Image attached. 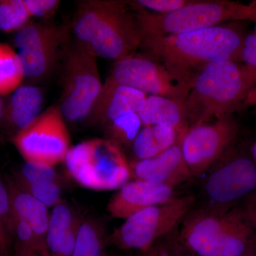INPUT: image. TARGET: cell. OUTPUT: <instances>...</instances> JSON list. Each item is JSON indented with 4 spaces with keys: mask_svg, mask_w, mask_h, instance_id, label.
I'll list each match as a JSON object with an SVG mask.
<instances>
[{
    "mask_svg": "<svg viewBox=\"0 0 256 256\" xmlns=\"http://www.w3.org/2000/svg\"><path fill=\"white\" fill-rule=\"evenodd\" d=\"M72 33L70 25L30 23L16 32L15 46L22 64L24 78L42 80L54 68Z\"/></svg>",
    "mask_w": 256,
    "mask_h": 256,
    "instance_id": "9c48e42d",
    "label": "cell"
},
{
    "mask_svg": "<svg viewBox=\"0 0 256 256\" xmlns=\"http://www.w3.org/2000/svg\"><path fill=\"white\" fill-rule=\"evenodd\" d=\"M140 256H171L165 249L153 246L150 250L143 252Z\"/></svg>",
    "mask_w": 256,
    "mask_h": 256,
    "instance_id": "e575fe53",
    "label": "cell"
},
{
    "mask_svg": "<svg viewBox=\"0 0 256 256\" xmlns=\"http://www.w3.org/2000/svg\"><path fill=\"white\" fill-rule=\"evenodd\" d=\"M186 130L169 149L150 159L136 160L130 164L132 178L173 188L193 178L182 150V139Z\"/></svg>",
    "mask_w": 256,
    "mask_h": 256,
    "instance_id": "5bb4252c",
    "label": "cell"
},
{
    "mask_svg": "<svg viewBox=\"0 0 256 256\" xmlns=\"http://www.w3.org/2000/svg\"><path fill=\"white\" fill-rule=\"evenodd\" d=\"M82 218L72 207L62 202L50 213L46 247L52 256H72Z\"/></svg>",
    "mask_w": 256,
    "mask_h": 256,
    "instance_id": "e0dca14e",
    "label": "cell"
},
{
    "mask_svg": "<svg viewBox=\"0 0 256 256\" xmlns=\"http://www.w3.org/2000/svg\"><path fill=\"white\" fill-rule=\"evenodd\" d=\"M15 182L32 184L42 182H60L54 166L36 162H25L20 171L15 174Z\"/></svg>",
    "mask_w": 256,
    "mask_h": 256,
    "instance_id": "484cf974",
    "label": "cell"
},
{
    "mask_svg": "<svg viewBox=\"0 0 256 256\" xmlns=\"http://www.w3.org/2000/svg\"><path fill=\"white\" fill-rule=\"evenodd\" d=\"M5 106H6V102L3 100L2 98L0 96V122H2L4 118Z\"/></svg>",
    "mask_w": 256,
    "mask_h": 256,
    "instance_id": "8d00e7d4",
    "label": "cell"
},
{
    "mask_svg": "<svg viewBox=\"0 0 256 256\" xmlns=\"http://www.w3.org/2000/svg\"><path fill=\"white\" fill-rule=\"evenodd\" d=\"M16 184L22 190L31 195L47 207H54L63 202L60 182H42L32 184Z\"/></svg>",
    "mask_w": 256,
    "mask_h": 256,
    "instance_id": "4316f807",
    "label": "cell"
},
{
    "mask_svg": "<svg viewBox=\"0 0 256 256\" xmlns=\"http://www.w3.org/2000/svg\"><path fill=\"white\" fill-rule=\"evenodd\" d=\"M70 26L74 42L96 58L118 62L141 46L140 32L128 1L80 2Z\"/></svg>",
    "mask_w": 256,
    "mask_h": 256,
    "instance_id": "7a4b0ae2",
    "label": "cell"
},
{
    "mask_svg": "<svg viewBox=\"0 0 256 256\" xmlns=\"http://www.w3.org/2000/svg\"><path fill=\"white\" fill-rule=\"evenodd\" d=\"M175 256H193L191 255H188V254H178V255H175Z\"/></svg>",
    "mask_w": 256,
    "mask_h": 256,
    "instance_id": "ab89813d",
    "label": "cell"
},
{
    "mask_svg": "<svg viewBox=\"0 0 256 256\" xmlns=\"http://www.w3.org/2000/svg\"><path fill=\"white\" fill-rule=\"evenodd\" d=\"M254 228L246 210L200 212L185 218L181 237L197 256H245Z\"/></svg>",
    "mask_w": 256,
    "mask_h": 256,
    "instance_id": "277c9868",
    "label": "cell"
},
{
    "mask_svg": "<svg viewBox=\"0 0 256 256\" xmlns=\"http://www.w3.org/2000/svg\"><path fill=\"white\" fill-rule=\"evenodd\" d=\"M207 175L204 191L218 204L234 203L256 190V164L244 154L228 150Z\"/></svg>",
    "mask_w": 256,
    "mask_h": 256,
    "instance_id": "4fadbf2b",
    "label": "cell"
},
{
    "mask_svg": "<svg viewBox=\"0 0 256 256\" xmlns=\"http://www.w3.org/2000/svg\"><path fill=\"white\" fill-rule=\"evenodd\" d=\"M138 114L143 126H164L178 132L188 128L184 100L163 96H148Z\"/></svg>",
    "mask_w": 256,
    "mask_h": 256,
    "instance_id": "ffe728a7",
    "label": "cell"
},
{
    "mask_svg": "<svg viewBox=\"0 0 256 256\" xmlns=\"http://www.w3.org/2000/svg\"><path fill=\"white\" fill-rule=\"evenodd\" d=\"M104 86L132 88L146 96L186 100L191 85L178 82L150 57L132 54L116 62Z\"/></svg>",
    "mask_w": 256,
    "mask_h": 256,
    "instance_id": "8fae6325",
    "label": "cell"
},
{
    "mask_svg": "<svg viewBox=\"0 0 256 256\" xmlns=\"http://www.w3.org/2000/svg\"><path fill=\"white\" fill-rule=\"evenodd\" d=\"M12 238L14 242V250H47L40 242L26 222L12 212Z\"/></svg>",
    "mask_w": 256,
    "mask_h": 256,
    "instance_id": "83f0119b",
    "label": "cell"
},
{
    "mask_svg": "<svg viewBox=\"0 0 256 256\" xmlns=\"http://www.w3.org/2000/svg\"><path fill=\"white\" fill-rule=\"evenodd\" d=\"M144 9L156 14H168L186 6L191 0H138L136 1Z\"/></svg>",
    "mask_w": 256,
    "mask_h": 256,
    "instance_id": "f546056e",
    "label": "cell"
},
{
    "mask_svg": "<svg viewBox=\"0 0 256 256\" xmlns=\"http://www.w3.org/2000/svg\"><path fill=\"white\" fill-rule=\"evenodd\" d=\"M14 256H52L47 250H14Z\"/></svg>",
    "mask_w": 256,
    "mask_h": 256,
    "instance_id": "836d02e7",
    "label": "cell"
},
{
    "mask_svg": "<svg viewBox=\"0 0 256 256\" xmlns=\"http://www.w3.org/2000/svg\"><path fill=\"white\" fill-rule=\"evenodd\" d=\"M63 92L60 107L64 120L80 122L88 118L102 88L97 58L75 42L65 52Z\"/></svg>",
    "mask_w": 256,
    "mask_h": 256,
    "instance_id": "ba28073f",
    "label": "cell"
},
{
    "mask_svg": "<svg viewBox=\"0 0 256 256\" xmlns=\"http://www.w3.org/2000/svg\"><path fill=\"white\" fill-rule=\"evenodd\" d=\"M12 208L6 184L0 180V249L10 256L12 242Z\"/></svg>",
    "mask_w": 256,
    "mask_h": 256,
    "instance_id": "f1b7e54d",
    "label": "cell"
},
{
    "mask_svg": "<svg viewBox=\"0 0 256 256\" xmlns=\"http://www.w3.org/2000/svg\"><path fill=\"white\" fill-rule=\"evenodd\" d=\"M252 156H254V162H255L256 164V140L254 146H252Z\"/></svg>",
    "mask_w": 256,
    "mask_h": 256,
    "instance_id": "f35d334b",
    "label": "cell"
},
{
    "mask_svg": "<svg viewBox=\"0 0 256 256\" xmlns=\"http://www.w3.org/2000/svg\"><path fill=\"white\" fill-rule=\"evenodd\" d=\"M142 127L137 112H129L114 120L104 128L107 139L120 146H132L133 141Z\"/></svg>",
    "mask_w": 256,
    "mask_h": 256,
    "instance_id": "cb8c5ba5",
    "label": "cell"
},
{
    "mask_svg": "<svg viewBox=\"0 0 256 256\" xmlns=\"http://www.w3.org/2000/svg\"><path fill=\"white\" fill-rule=\"evenodd\" d=\"M250 5V8H252V10H254V13H255V20H254V22H255L256 20V0L255 1H252L250 4H249Z\"/></svg>",
    "mask_w": 256,
    "mask_h": 256,
    "instance_id": "74e56055",
    "label": "cell"
},
{
    "mask_svg": "<svg viewBox=\"0 0 256 256\" xmlns=\"http://www.w3.org/2000/svg\"><path fill=\"white\" fill-rule=\"evenodd\" d=\"M44 96L40 87L22 85L10 95L6 102L2 122L12 136L28 128L42 114Z\"/></svg>",
    "mask_w": 256,
    "mask_h": 256,
    "instance_id": "ac0fdd59",
    "label": "cell"
},
{
    "mask_svg": "<svg viewBox=\"0 0 256 256\" xmlns=\"http://www.w3.org/2000/svg\"><path fill=\"white\" fill-rule=\"evenodd\" d=\"M252 33L244 38L240 50V62L256 72V20Z\"/></svg>",
    "mask_w": 256,
    "mask_h": 256,
    "instance_id": "1f68e13d",
    "label": "cell"
},
{
    "mask_svg": "<svg viewBox=\"0 0 256 256\" xmlns=\"http://www.w3.org/2000/svg\"><path fill=\"white\" fill-rule=\"evenodd\" d=\"M31 18H48L54 14L60 2L58 0H24Z\"/></svg>",
    "mask_w": 256,
    "mask_h": 256,
    "instance_id": "4dcf8cb0",
    "label": "cell"
},
{
    "mask_svg": "<svg viewBox=\"0 0 256 256\" xmlns=\"http://www.w3.org/2000/svg\"><path fill=\"white\" fill-rule=\"evenodd\" d=\"M244 35L233 26L218 25L165 36H142L141 46L183 84L191 85L196 74L217 60L240 62Z\"/></svg>",
    "mask_w": 256,
    "mask_h": 256,
    "instance_id": "6da1fadb",
    "label": "cell"
},
{
    "mask_svg": "<svg viewBox=\"0 0 256 256\" xmlns=\"http://www.w3.org/2000/svg\"><path fill=\"white\" fill-rule=\"evenodd\" d=\"M238 132V122L232 114L213 124L188 128L182 139V150L192 178L208 172L230 149Z\"/></svg>",
    "mask_w": 256,
    "mask_h": 256,
    "instance_id": "7c38bea8",
    "label": "cell"
},
{
    "mask_svg": "<svg viewBox=\"0 0 256 256\" xmlns=\"http://www.w3.org/2000/svg\"><path fill=\"white\" fill-rule=\"evenodd\" d=\"M0 256H5L4 254H3L2 252L1 249H0Z\"/></svg>",
    "mask_w": 256,
    "mask_h": 256,
    "instance_id": "60d3db41",
    "label": "cell"
},
{
    "mask_svg": "<svg viewBox=\"0 0 256 256\" xmlns=\"http://www.w3.org/2000/svg\"><path fill=\"white\" fill-rule=\"evenodd\" d=\"M64 162L69 175L90 190H119L132 178L120 146L110 140H89L70 146Z\"/></svg>",
    "mask_w": 256,
    "mask_h": 256,
    "instance_id": "8992f818",
    "label": "cell"
},
{
    "mask_svg": "<svg viewBox=\"0 0 256 256\" xmlns=\"http://www.w3.org/2000/svg\"><path fill=\"white\" fill-rule=\"evenodd\" d=\"M182 132L164 126H143L133 141L134 156L137 160L150 159L158 156L174 146Z\"/></svg>",
    "mask_w": 256,
    "mask_h": 256,
    "instance_id": "44dd1931",
    "label": "cell"
},
{
    "mask_svg": "<svg viewBox=\"0 0 256 256\" xmlns=\"http://www.w3.org/2000/svg\"><path fill=\"white\" fill-rule=\"evenodd\" d=\"M24 0H0V31L18 32L30 23Z\"/></svg>",
    "mask_w": 256,
    "mask_h": 256,
    "instance_id": "d4e9b609",
    "label": "cell"
},
{
    "mask_svg": "<svg viewBox=\"0 0 256 256\" xmlns=\"http://www.w3.org/2000/svg\"><path fill=\"white\" fill-rule=\"evenodd\" d=\"M148 97L144 92L132 88L102 84L100 96L88 117L89 121L105 126L129 112H137L142 108Z\"/></svg>",
    "mask_w": 256,
    "mask_h": 256,
    "instance_id": "2e32d148",
    "label": "cell"
},
{
    "mask_svg": "<svg viewBox=\"0 0 256 256\" xmlns=\"http://www.w3.org/2000/svg\"><path fill=\"white\" fill-rule=\"evenodd\" d=\"M24 79L22 64L18 53L10 45L0 43V96L11 95L21 86Z\"/></svg>",
    "mask_w": 256,
    "mask_h": 256,
    "instance_id": "603a6c76",
    "label": "cell"
},
{
    "mask_svg": "<svg viewBox=\"0 0 256 256\" xmlns=\"http://www.w3.org/2000/svg\"><path fill=\"white\" fill-rule=\"evenodd\" d=\"M247 256H252V255H248Z\"/></svg>",
    "mask_w": 256,
    "mask_h": 256,
    "instance_id": "b9f144b4",
    "label": "cell"
},
{
    "mask_svg": "<svg viewBox=\"0 0 256 256\" xmlns=\"http://www.w3.org/2000/svg\"><path fill=\"white\" fill-rule=\"evenodd\" d=\"M256 82V72L233 60L207 64L192 80L185 100L188 128L232 114Z\"/></svg>",
    "mask_w": 256,
    "mask_h": 256,
    "instance_id": "3957f363",
    "label": "cell"
},
{
    "mask_svg": "<svg viewBox=\"0 0 256 256\" xmlns=\"http://www.w3.org/2000/svg\"><path fill=\"white\" fill-rule=\"evenodd\" d=\"M174 188L134 180L121 186L108 204L107 210L111 216L126 220L139 210L173 202Z\"/></svg>",
    "mask_w": 256,
    "mask_h": 256,
    "instance_id": "9a60e30c",
    "label": "cell"
},
{
    "mask_svg": "<svg viewBox=\"0 0 256 256\" xmlns=\"http://www.w3.org/2000/svg\"><path fill=\"white\" fill-rule=\"evenodd\" d=\"M11 141L25 162L54 166L64 162L70 148L68 130L58 106L48 108Z\"/></svg>",
    "mask_w": 256,
    "mask_h": 256,
    "instance_id": "30bf717a",
    "label": "cell"
},
{
    "mask_svg": "<svg viewBox=\"0 0 256 256\" xmlns=\"http://www.w3.org/2000/svg\"><path fill=\"white\" fill-rule=\"evenodd\" d=\"M194 197H178L170 203L139 210L106 238V242L124 250L146 252L161 237L171 232L188 214Z\"/></svg>",
    "mask_w": 256,
    "mask_h": 256,
    "instance_id": "52a82bcc",
    "label": "cell"
},
{
    "mask_svg": "<svg viewBox=\"0 0 256 256\" xmlns=\"http://www.w3.org/2000/svg\"><path fill=\"white\" fill-rule=\"evenodd\" d=\"M248 218L250 220L252 226L256 229V195L252 196V200L248 204L246 210Z\"/></svg>",
    "mask_w": 256,
    "mask_h": 256,
    "instance_id": "d6a6232c",
    "label": "cell"
},
{
    "mask_svg": "<svg viewBox=\"0 0 256 256\" xmlns=\"http://www.w3.org/2000/svg\"><path fill=\"white\" fill-rule=\"evenodd\" d=\"M12 212L30 226L42 245L46 248V236L50 220L48 207L18 188L14 180H6Z\"/></svg>",
    "mask_w": 256,
    "mask_h": 256,
    "instance_id": "d6986e66",
    "label": "cell"
},
{
    "mask_svg": "<svg viewBox=\"0 0 256 256\" xmlns=\"http://www.w3.org/2000/svg\"><path fill=\"white\" fill-rule=\"evenodd\" d=\"M242 106L244 108L248 107V106H256V82L255 85L248 94Z\"/></svg>",
    "mask_w": 256,
    "mask_h": 256,
    "instance_id": "d590c367",
    "label": "cell"
},
{
    "mask_svg": "<svg viewBox=\"0 0 256 256\" xmlns=\"http://www.w3.org/2000/svg\"><path fill=\"white\" fill-rule=\"evenodd\" d=\"M106 238L98 220L92 218L82 220L72 256H104Z\"/></svg>",
    "mask_w": 256,
    "mask_h": 256,
    "instance_id": "7402d4cb",
    "label": "cell"
},
{
    "mask_svg": "<svg viewBox=\"0 0 256 256\" xmlns=\"http://www.w3.org/2000/svg\"><path fill=\"white\" fill-rule=\"evenodd\" d=\"M128 3L134 13L141 38L198 31L230 20H255L250 5L229 0H191L186 6L168 14L150 12L136 1Z\"/></svg>",
    "mask_w": 256,
    "mask_h": 256,
    "instance_id": "5b68a950",
    "label": "cell"
}]
</instances>
